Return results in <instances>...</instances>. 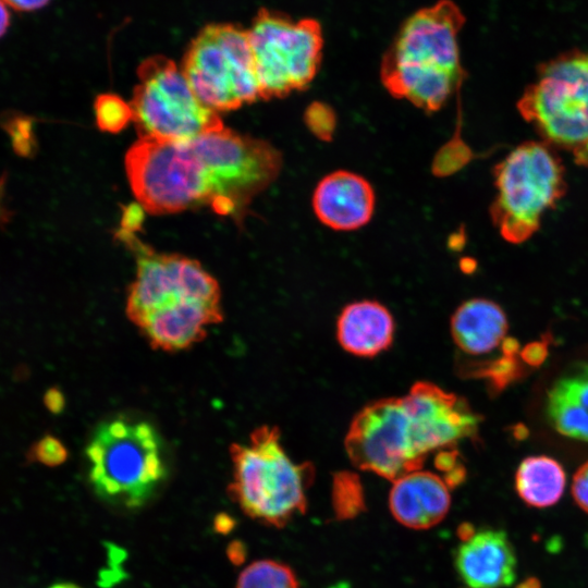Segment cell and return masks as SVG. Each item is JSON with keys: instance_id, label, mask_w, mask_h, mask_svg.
<instances>
[{"instance_id": "1", "label": "cell", "mask_w": 588, "mask_h": 588, "mask_svg": "<svg viewBox=\"0 0 588 588\" xmlns=\"http://www.w3.org/2000/svg\"><path fill=\"white\" fill-rule=\"evenodd\" d=\"M463 22L457 7L449 1L414 13L382 60L385 89L425 112L440 110L464 78L458 47Z\"/></svg>"}, {"instance_id": "2", "label": "cell", "mask_w": 588, "mask_h": 588, "mask_svg": "<svg viewBox=\"0 0 588 588\" xmlns=\"http://www.w3.org/2000/svg\"><path fill=\"white\" fill-rule=\"evenodd\" d=\"M230 454L233 479L228 494L245 515L281 528L306 511V490L314 479V466L290 458L277 427L257 428L247 445L233 443Z\"/></svg>"}, {"instance_id": "3", "label": "cell", "mask_w": 588, "mask_h": 588, "mask_svg": "<svg viewBox=\"0 0 588 588\" xmlns=\"http://www.w3.org/2000/svg\"><path fill=\"white\" fill-rule=\"evenodd\" d=\"M85 455L94 491L127 509L144 505L167 475L162 441L147 421L119 417L102 422Z\"/></svg>"}, {"instance_id": "4", "label": "cell", "mask_w": 588, "mask_h": 588, "mask_svg": "<svg viewBox=\"0 0 588 588\" xmlns=\"http://www.w3.org/2000/svg\"><path fill=\"white\" fill-rule=\"evenodd\" d=\"M497 195L490 207L493 225L509 243L520 244L540 228L543 215L566 191L565 168L553 147L525 142L493 169Z\"/></svg>"}, {"instance_id": "5", "label": "cell", "mask_w": 588, "mask_h": 588, "mask_svg": "<svg viewBox=\"0 0 588 588\" xmlns=\"http://www.w3.org/2000/svg\"><path fill=\"white\" fill-rule=\"evenodd\" d=\"M344 445L357 468L392 481L421 469L433 453L427 422L406 395L363 407L351 422Z\"/></svg>"}, {"instance_id": "6", "label": "cell", "mask_w": 588, "mask_h": 588, "mask_svg": "<svg viewBox=\"0 0 588 588\" xmlns=\"http://www.w3.org/2000/svg\"><path fill=\"white\" fill-rule=\"evenodd\" d=\"M125 171L135 198L150 213H174L210 204V176L192 138H138L126 151Z\"/></svg>"}, {"instance_id": "7", "label": "cell", "mask_w": 588, "mask_h": 588, "mask_svg": "<svg viewBox=\"0 0 588 588\" xmlns=\"http://www.w3.org/2000/svg\"><path fill=\"white\" fill-rule=\"evenodd\" d=\"M517 110L542 142L573 151L588 143V50H569L540 64Z\"/></svg>"}, {"instance_id": "8", "label": "cell", "mask_w": 588, "mask_h": 588, "mask_svg": "<svg viewBox=\"0 0 588 588\" xmlns=\"http://www.w3.org/2000/svg\"><path fill=\"white\" fill-rule=\"evenodd\" d=\"M192 140L210 176L209 207L236 221L282 168V155L273 145L225 126Z\"/></svg>"}, {"instance_id": "9", "label": "cell", "mask_w": 588, "mask_h": 588, "mask_svg": "<svg viewBox=\"0 0 588 588\" xmlns=\"http://www.w3.org/2000/svg\"><path fill=\"white\" fill-rule=\"evenodd\" d=\"M181 70L198 99L218 113L261 98L248 34L238 26H206L189 45Z\"/></svg>"}, {"instance_id": "10", "label": "cell", "mask_w": 588, "mask_h": 588, "mask_svg": "<svg viewBox=\"0 0 588 588\" xmlns=\"http://www.w3.org/2000/svg\"><path fill=\"white\" fill-rule=\"evenodd\" d=\"M137 76L128 103L139 138L186 140L224 126L219 113L198 99L172 60L148 58Z\"/></svg>"}, {"instance_id": "11", "label": "cell", "mask_w": 588, "mask_h": 588, "mask_svg": "<svg viewBox=\"0 0 588 588\" xmlns=\"http://www.w3.org/2000/svg\"><path fill=\"white\" fill-rule=\"evenodd\" d=\"M247 34L262 99L283 98L308 87L321 61L318 23L264 11Z\"/></svg>"}, {"instance_id": "12", "label": "cell", "mask_w": 588, "mask_h": 588, "mask_svg": "<svg viewBox=\"0 0 588 588\" xmlns=\"http://www.w3.org/2000/svg\"><path fill=\"white\" fill-rule=\"evenodd\" d=\"M133 231L121 229L119 235L136 257V274L126 298V315L134 324L152 311L184 302L220 305L218 282L197 260L157 253Z\"/></svg>"}, {"instance_id": "13", "label": "cell", "mask_w": 588, "mask_h": 588, "mask_svg": "<svg viewBox=\"0 0 588 588\" xmlns=\"http://www.w3.org/2000/svg\"><path fill=\"white\" fill-rule=\"evenodd\" d=\"M311 204L317 219L323 225L334 231H354L371 220L376 194L364 176L338 170L318 182Z\"/></svg>"}, {"instance_id": "14", "label": "cell", "mask_w": 588, "mask_h": 588, "mask_svg": "<svg viewBox=\"0 0 588 588\" xmlns=\"http://www.w3.org/2000/svg\"><path fill=\"white\" fill-rule=\"evenodd\" d=\"M454 564L467 588H505L516 578L515 551L503 530L475 532L457 548Z\"/></svg>"}, {"instance_id": "15", "label": "cell", "mask_w": 588, "mask_h": 588, "mask_svg": "<svg viewBox=\"0 0 588 588\" xmlns=\"http://www.w3.org/2000/svg\"><path fill=\"white\" fill-rule=\"evenodd\" d=\"M223 319L221 305L185 302L152 311L135 323L156 350L175 352L201 341Z\"/></svg>"}, {"instance_id": "16", "label": "cell", "mask_w": 588, "mask_h": 588, "mask_svg": "<svg viewBox=\"0 0 588 588\" xmlns=\"http://www.w3.org/2000/svg\"><path fill=\"white\" fill-rule=\"evenodd\" d=\"M449 488L442 477L427 470H414L393 481L389 494L390 511L405 527H433L449 512Z\"/></svg>"}, {"instance_id": "17", "label": "cell", "mask_w": 588, "mask_h": 588, "mask_svg": "<svg viewBox=\"0 0 588 588\" xmlns=\"http://www.w3.org/2000/svg\"><path fill=\"white\" fill-rule=\"evenodd\" d=\"M394 329L393 317L385 306L376 301H359L341 311L336 339L346 352L373 357L392 344Z\"/></svg>"}, {"instance_id": "18", "label": "cell", "mask_w": 588, "mask_h": 588, "mask_svg": "<svg viewBox=\"0 0 588 588\" xmlns=\"http://www.w3.org/2000/svg\"><path fill=\"white\" fill-rule=\"evenodd\" d=\"M450 326L454 343L468 355H482L497 348L509 328L503 309L486 298H473L460 305Z\"/></svg>"}, {"instance_id": "19", "label": "cell", "mask_w": 588, "mask_h": 588, "mask_svg": "<svg viewBox=\"0 0 588 588\" xmlns=\"http://www.w3.org/2000/svg\"><path fill=\"white\" fill-rule=\"evenodd\" d=\"M546 411L559 433L588 442V364L575 365L554 381Z\"/></svg>"}, {"instance_id": "20", "label": "cell", "mask_w": 588, "mask_h": 588, "mask_svg": "<svg viewBox=\"0 0 588 588\" xmlns=\"http://www.w3.org/2000/svg\"><path fill=\"white\" fill-rule=\"evenodd\" d=\"M563 467L549 456H529L518 466L515 488L519 498L534 507H548L562 497L565 487Z\"/></svg>"}, {"instance_id": "21", "label": "cell", "mask_w": 588, "mask_h": 588, "mask_svg": "<svg viewBox=\"0 0 588 588\" xmlns=\"http://www.w3.org/2000/svg\"><path fill=\"white\" fill-rule=\"evenodd\" d=\"M235 588H299L294 571L274 560H258L238 575Z\"/></svg>"}, {"instance_id": "22", "label": "cell", "mask_w": 588, "mask_h": 588, "mask_svg": "<svg viewBox=\"0 0 588 588\" xmlns=\"http://www.w3.org/2000/svg\"><path fill=\"white\" fill-rule=\"evenodd\" d=\"M331 501L336 519H352L364 512L365 494L358 475L348 470L335 473L332 479Z\"/></svg>"}, {"instance_id": "23", "label": "cell", "mask_w": 588, "mask_h": 588, "mask_svg": "<svg viewBox=\"0 0 588 588\" xmlns=\"http://www.w3.org/2000/svg\"><path fill=\"white\" fill-rule=\"evenodd\" d=\"M34 119L21 112H3L0 126L9 135L16 155L32 158L37 152V139L34 132Z\"/></svg>"}, {"instance_id": "24", "label": "cell", "mask_w": 588, "mask_h": 588, "mask_svg": "<svg viewBox=\"0 0 588 588\" xmlns=\"http://www.w3.org/2000/svg\"><path fill=\"white\" fill-rule=\"evenodd\" d=\"M95 114L99 128L112 133L121 131L132 121L130 103L111 94L97 97L95 101Z\"/></svg>"}, {"instance_id": "25", "label": "cell", "mask_w": 588, "mask_h": 588, "mask_svg": "<svg viewBox=\"0 0 588 588\" xmlns=\"http://www.w3.org/2000/svg\"><path fill=\"white\" fill-rule=\"evenodd\" d=\"M25 456L28 463L57 467L68 460L69 452L60 439L47 433L29 446Z\"/></svg>"}, {"instance_id": "26", "label": "cell", "mask_w": 588, "mask_h": 588, "mask_svg": "<svg viewBox=\"0 0 588 588\" xmlns=\"http://www.w3.org/2000/svg\"><path fill=\"white\" fill-rule=\"evenodd\" d=\"M305 121L309 130L321 139H329L334 131V113L323 103L314 102L308 107Z\"/></svg>"}, {"instance_id": "27", "label": "cell", "mask_w": 588, "mask_h": 588, "mask_svg": "<svg viewBox=\"0 0 588 588\" xmlns=\"http://www.w3.org/2000/svg\"><path fill=\"white\" fill-rule=\"evenodd\" d=\"M572 494L577 505L588 513V461L574 474Z\"/></svg>"}, {"instance_id": "28", "label": "cell", "mask_w": 588, "mask_h": 588, "mask_svg": "<svg viewBox=\"0 0 588 588\" xmlns=\"http://www.w3.org/2000/svg\"><path fill=\"white\" fill-rule=\"evenodd\" d=\"M44 404L52 414H60L65 405L63 393L58 388H49L44 394Z\"/></svg>"}, {"instance_id": "29", "label": "cell", "mask_w": 588, "mask_h": 588, "mask_svg": "<svg viewBox=\"0 0 588 588\" xmlns=\"http://www.w3.org/2000/svg\"><path fill=\"white\" fill-rule=\"evenodd\" d=\"M7 184L8 173L3 172L0 175V226L9 223L13 216V211L8 207L7 204Z\"/></svg>"}, {"instance_id": "30", "label": "cell", "mask_w": 588, "mask_h": 588, "mask_svg": "<svg viewBox=\"0 0 588 588\" xmlns=\"http://www.w3.org/2000/svg\"><path fill=\"white\" fill-rule=\"evenodd\" d=\"M523 358L531 365H539L546 357V350L540 343H531L522 353Z\"/></svg>"}, {"instance_id": "31", "label": "cell", "mask_w": 588, "mask_h": 588, "mask_svg": "<svg viewBox=\"0 0 588 588\" xmlns=\"http://www.w3.org/2000/svg\"><path fill=\"white\" fill-rule=\"evenodd\" d=\"M16 11H34L45 7L50 0H2Z\"/></svg>"}, {"instance_id": "32", "label": "cell", "mask_w": 588, "mask_h": 588, "mask_svg": "<svg viewBox=\"0 0 588 588\" xmlns=\"http://www.w3.org/2000/svg\"><path fill=\"white\" fill-rule=\"evenodd\" d=\"M228 554L233 563H241L245 558L243 544L240 542H233L228 550Z\"/></svg>"}, {"instance_id": "33", "label": "cell", "mask_w": 588, "mask_h": 588, "mask_svg": "<svg viewBox=\"0 0 588 588\" xmlns=\"http://www.w3.org/2000/svg\"><path fill=\"white\" fill-rule=\"evenodd\" d=\"M10 24V14L5 3L0 0V37L4 35Z\"/></svg>"}, {"instance_id": "34", "label": "cell", "mask_w": 588, "mask_h": 588, "mask_svg": "<svg viewBox=\"0 0 588 588\" xmlns=\"http://www.w3.org/2000/svg\"><path fill=\"white\" fill-rule=\"evenodd\" d=\"M573 152L575 162L581 167L588 168V143L577 148Z\"/></svg>"}, {"instance_id": "35", "label": "cell", "mask_w": 588, "mask_h": 588, "mask_svg": "<svg viewBox=\"0 0 588 588\" xmlns=\"http://www.w3.org/2000/svg\"><path fill=\"white\" fill-rule=\"evenodd\" d=\"M475 532V527L469 523H463L457 528V535L462 542L470 539Z\"/></svg>"}, {"instance_id": "36", "label": "cell", "mask_w": 588, "mask_h": 588, "mask_svg": "<svg viewBox=\"0 0 588 588\" xmlns=\"http://www.w3.org/2000/svg\"><path fill=\"white\" fill-rule=\"evenodd\" d=\"M516 588H541V584L538 578L529 577L519 583Z\"/></svg>"}, {"instance_id": "37", "label": "cell", "mask_w": 588, "mask_h": 588, "mask_svg": "<svg viewBox=\"0 0 588 588\" xmlns=\"http://www.w3.org/2000/svg\"><path fill=\"white\" fill-rule=\"evenodd\" d=\"M48 588H82L73 583H56Z\"/></svg>"}]
</instances>
